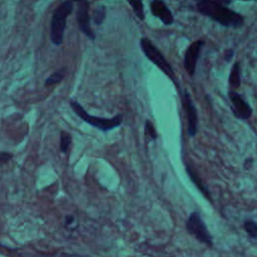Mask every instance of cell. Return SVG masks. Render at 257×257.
I'll return each instance as SVG.
<instances>
[{"label":"cell","instance_id":"6da1fadb","mask_svg":"<svg viewBox=\"0 0 257 257\" xmlns=\"http://www.w3.org/2000/svg\"><path fill=\"white\" fill-rule=\"evenodd\" d=\"M198 9L204 15L226 27H240L243 24V17L240 14L230 10L221 3L212 0H200L198 2Z\"/></svg>","mask_w":257,"mask_h":257},{"label":"cell","instance_id":"7a4b0ae2","mask_svg":"<svg viewBox=\"0 0 257 257\" xmlns=\"http://www.w3.org/2000/svg\"><path fill=\"white\" fill-rule=\"evenodd\" d=\"M72 10L73 3L71 0H65L54 10L50 22V40L54 45L62 44L66 18L72 13Z\"/></svg>","mask_w":257,"mask_h":257},{"label":"cell","instance_id":"3957f363","mask_svg":"<svg viewBox=\"0 0 257 257\" xmlns=\"http://www.w3.org/2000/svg\"><path fill=\"white\" fill-rule=\"evenodd\" d=\"M71 108L73 109V111L84 121H86L87 123L91 124L94 127H97L101 131H109L112 130L116 126H119L121 121H122V117L121 115H117L114 116L112 118H102V117H96L93 115H90L86 112V110H84V108L76 101H71L70 103Z\"/></svg>","mask_w":257,"mask_h":257},{"label":"cell","instance_id":"277c9868","mask_svg":"<svg viewBox=\"0 0 257 257\" xmlns=\"http://www.w3.org/2000/svg\"><path fill=\"white\" fill-rule=\"evenodd\" d=\"M141 48L145 55L153 62L155 63L160 69H162L167 75L173 76L174 71L170 63L167 61V59L164 57V55L161 53V51L151 42L150 39L144 37L140 41Z\"/></svg>","mask_w":257,"mask_h":257},{"label":"cell","instance_id":"5b68a950","mask_svg":"<svg viewBox=\"0 0 257 257\" xmlns=\"http://www.w3.org/2000/svg\"><path fill=\"white\" fill-rule=\"evenodd\" d=\"M186 229L199 242L209 246L212 245V236L198 212H193L190 215L186 222Z\"/></svg>","mask_w":257,"mask_h":257},{"label":"cell","instance_id":"8992f818","mask_svg":"<svg viewBox=\"0 0 257 257\" xmlns=\"http://www.w3.org/2000/svg\"><path fill=\"white\" fill-rule=\"evenodd\" d=\"M182 102L187 115L188 121V135L189 137H195L198 130V117L195 105L190 94L185 90L182 93Z\"/></svg>","mask_w":257,"mask_h":257},{"label":"cell","instance_id":"52a82bcc","mask_svg":"<svg viewBox=\"0 0 257 257\" xmlns=\"http://www.w3.org/2000/svg\"><path fill=\"white\" fill-rule=\"evenodd\" d=\"M88 7L89 3L86 0H82L79 2L76 11V20L82 33H84L90 40H94L95 35L90 27V16L88 14Z\"/></svg>","mask_w":257,"mask_h":257},{"label":"cell","instance_id":"ba28073f","mask_svg":"<svg viewBox=\"0 0 257 257\" xmlns=\"http://www.w3.org/2000/svg\"><path fill=\"white\" fill-rule=\"evenodd\" d=\"M228 95L232 103V111L234 115L239 119L249 118L252 114V109L249 103L246 102L243 97L234 90H230Z\"/></svg>","mask_w":257,"mask_h":257},{"label":"cell","instance_id":"9c48e42d","mask_svg":"<svg viewBox=\"0 0 257 257\" xmlns=\"http://www.w3.org/2000/svg\"><path fill=\"white\" fill-rule=\"evenodd\" d=\"M204 45V41L198 40L193 42L187 49L184 57V66L190 75H193L196 70V63L199 57L200 50Z\"/></svg>","mask_w":257,"mask_h":257},{"label":"cell","instance_id":"30bf717a","mask_svg":"<svg viewBox=\"0 0 257 257\" xmlns=\"http://www.w3.org/2000/svg\"><path fill=\"white\" fill-rule=\"evenodd\" d=\"M152 13L158 17L165 25H171L174 21L173 14L163 0H154L151 3Z\"/></svg>","mask_w":257,"mask_h":257},{"label":"cell","instance_id":"8fae6325","mask_svg":"<svg viewBox=\"0 0 257 257\" xmlns=\"http://www.w3.org/2000/svg\"><path fill=\"white\" fill-rule=\"evenodd\" d=\"M186 171H187V174L189 176V178L191 179V181L195 184V186L201 191V193L207 198L209 199L210 201L212 200L211 199V194L209 192V190L207 189V187L204 185V183L202 182L201 178L197 175V173L194 171V169L192 167H190V165H186Z\"/></svg>","mask_w":257,"mask_h":257},{"label":"cell","instance_id":"7c38bea8","mask_svg":"<svg viewBox=\"0 0 257 257\" xmlns=\"http://www.w3.org/2000/svg\"><path fill=\"white\" fill-rule=\"evenodd\" d=\"M240 65L238 62H236L232 69H231V73L229 76V83L230 86L232 88H238L240 86V82H241V77H240Z\"/></svg>","mask_w":257,"mask_h":257},{"label":"cell","instance_id":"4fadbf2b","mask_svg":"<svg viewBox=\"0 0 257 257\" xmlns=\"http://www.w3.org/2000/svg\"><path fill=\"white\" fill-rule=\"evenodd\" d=\"M66 72H67V67H62V68L56 70L55 72H53L50 76H48L46 78L45 85L49 86V85L58 83L59 81H61L64 78V76L66 75Z\"/></svg>","mask_w":257,"mask_h":257},{"label":"cell","instance_id":"5bb4252c","mask_svg":"<svg viewBox=\"0 0 257 257\" xmlns=\"http://www.w3.org/2000/svg\"><path fill=\"white\" fill-rule=\"evenodd\" d=\"M130 5L132 6L135 14L141 20L145 19V12H144V5L143 0H127Z\"/></svg>","mask_w":257,"mask_h":257},{"label":"cell","instance_id":"9a60e30c","mask_svg":"<svg viewBox=\"0 0 257 257\" xmlns=\"http://www.w3.org/2000/svg\"><path fill=\"white\" fill-rule=\"evenodd\" d=\"M105 18V8L104 6H99L95 8L92 12V20L95 24H101Z\"/></svg>","mask_w":257,"mask_h":257},{"label":"cell","instance_id":"2e32d148","mask_svg":"<svg viewBox=\"0 0 257 257\" xmlns=\"http://www.w3.org/2000/svg\"><path fill=\"white\" fill-rule=\"evenodd\" d=\"M244 229L251 238H257V223L252 220H247L244 223Z\"/></svg>","mask_w":257,"mask_h":257},{"label":"cell","instance_id":"e0dca14e","mask_svg":"<svg viewBox=\"0 0 257 257\" xmlns=\"http://www.w3.org/2000/svg\"><path fill=\"white\" fill-rule=\"evenodd\" d=\"M70 143H71V137L68 134L62 132L60 135V150H61V152L65 153L68 150Z\"/></svg>","mask_w":257,"mask_h":257},{"label":"cell","instance_id":"ac0fdd59","mask_svg":"<svg viewBox=\"0 0 257 257\" xmlns=\"http://www.w3.org/2000/svg\"><path fill=\"white\" fill-rule=\"evenodd\" d=\"M146 132H147V134H149V136H150L152 139H156V138H157V134H156L155 127H154V125L152 124V122L149 121V120L146 121Z\"/></svg>","mask_w":257,"mask_h":257},{"label":"cell","instance_id":"d6986e66","mask_svg":"<svg viewBox=\"0 0 257 257\" xmlns=\"http://www.w3.org/2000/svg\"><path fill=\"white\" fill-rule=\"evenodd\" d=\"M12 158V156L8 153H1L0 154V166L7 163L10 159Z\"/></svg>","mask_w":257,"mask_h":257},{"label":"cell","instance_id":"ffe728a7","mask_svg":"<svg viewBox=\"0 0 257 257\" xmlns=\"http://www.w3.org/2000/svg\"><path fill=\"white\" fill-rule=\"evenodd\" d=\"M234 54V51L233 50H228L226 53H225V58L227 61H230L232 59V56Z\"/></svg>","mask_w":257,"mask_h":257},{"label":"cell","instance_id":"44dd1931","mask_svg":"<svg viewBox=\"0 0 257 257\" xmlns=\"http://www.w3.org/2000/svg\"><path fill=\"white\" fill-rule=\"evenodd\" d=\"M71 1H78V2H80V1H82V0H71Z\"/></svg>","mask_w":257,"mask_h":257}]
</instances>
